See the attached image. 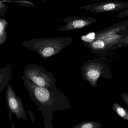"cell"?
<instances>
[{
	"label": "cell",
	"mask_w": 128,
	"mask_h": 128,
	"mask_svg": "<svg viewBox=\"0 0 128 128\" xmlns=\"http://www.w3.org/2000/svg\"><path fill=\"white\" fill-rule=\"evenodd\" d=\"M6 99L10 111L15 114L18 119H23L27 122L28 118L22 99L16 95L12 87L10 84L7 86Z\"/></svg>",
	"instance_id": "5b68a950"
},
{
	"label": "cell",
	"mask_w": 128,
	"mask_h": 128,
	"mask_svg": "<svg viewBox=\"0 0 128 128\" xmlns=\"http://www.w3.org/2000/svg\"><path fill=\"white\" fill-rule=\"evenodd\" d=\"M74 40L72 38L67 37L34 38L24 41L22 45L37 52L42 58L46 60L60 53Z\"/></svg>",
	"instance_id": "7a4b0ae2"
},
{
	"label": "cell",
	"mask_w": 128,
	"mask_h": 128,
	"mask_svg": "<svg viewBox=\"0 0 128 128\" xmlns=\"http://www.w3.org/2000/svg\"><path fill=\"white\" fill-rule=\"evenodd\" d=\"M66 24L61 27L58 31L66 32L86 28L96 22L97 20L92 17L68 16L61 20Z\"/></svg>",
	"instance_id": "52a82bcc"
},
{
	"label": "cell",
	"mask_w": 128,
	"mask_h": 128,
	"mask_svg": "<svg viewBox=\"0 0 128 128\" xmlns=\"http://www.w3.org/2000/svg\"><path fill=\"white\" fill-rule=\"evenodd\" d=\"M82 78L92 88L97 86L100 77L110 80L112 74L108 67L102 60L94 59L86 62L81 67Z\"/></svg>",
	"instance_id": "3957f363"
},
{
	"label": "cell",
	"mask_w": 128,
	"mask_h": 128,
	"mask_svg": "<svg viewBox=\"0 0 128 128\" xmlns=\"http://www.w3.org/2000/svg\"><path fill=\"white\" fill-rule=\"evenodd\" d=\"M7 37V33L0 34V46L6 41Z\"/></svg>",
	"instance_id": "9a60e30c"
},
{
	"label": "cell",
	"mask_w": 128,
	"mask_h": 128,
	"mask_svg": "<svg viewBox=\"0 0 128 128\" xmlns=\"http://www.w3.org/2000/svg\"><path fill=\"white\" fill-rule=\"evenodd\" d=\"M80 8L95 13L122 11L128 8V2L109 1L92 3L88 5L80 7Z\"/></svg>",
	"instance_id": "8992f818"
},
{
	"label": "cell",
	"mask_w": 128,
	"mask_h": 128,
	"mask_svg": "<svg viewBox=\"0 0 128 128\" xmlns=\"http://www.w3.org/2000/svg\"><path fill=\"white\" fill-rule=\"evenodd\" d=\"M12 66L10 64L0 68V93L9 84Z\"/></svg>",
	"instance_id": "ba28073f"
},
{
	"label": "cell",
	"mask_w": 128,
	"mask_h": 128,
	"mask_svg": "<svg viewBox=\"0 0 128 128\" xmlns=\"http://www.w3.org/2000/svg\"><path fill=\"white\" fill-rule=\"evenodd\" d=\"M23 74L32 82L40 87L50 88L56 86V79L53 74L40 65H28L23 70Z\"/></svg>",
	"instance_id": "277c9868"
},
{
	"label": "cell",
	"mask_w": 128,
	"mask_h": 128,
	"mask_svg": "<svg viewBox=\"0 0 128 128\" xmlns=\"http://www.w3.org/2000/svg\"><path fill=\"white\" fill-rule=\"evenodd\" d=\"M121 95V98L122 100L128 105V93H122Z\"/></svg>",
	"instance_id": "2e32d148"
},
{
	"label": "cell",
	"mask_w": 128,
	"mask_h": 128,
	"mask_svg": "<svg viewBox=\"0 0 128 128\" xmlns=\"http://www.w3.org/2000/svg\"><path fill=\"white\" fill-rule=\"evenodd\" d=\"M80 38L84 43H92L95 40L96 32H92L88 33L86 35L81 36Z\"/></svg>",
	"instance_id": "8fae6325"
},
{
	"label": "cell",
	"mask_w": 128,
	"mask_h": 128,
	"mask_svg": "<svg viewBox=\"0 0 128 128\" xmlns=\"http://www.w3.org/2000/svg\"><path fill=\"white\" fill-rule=\"evenodd\" d=\"M8 7V6L3 3V1H0V15L1 16H5V13Z\"/></svg>",
	"instance_id": "7c38bea8"
},
{
	"label": "cell",
	"mask_w": 128,
	"mask_h": 128,
	"mask_svg": "<svg viewBox=\"0 0 128 128\" xmlns=\"http://www.w3.org/2000/svg\"><path fill=\"white\" fill-rule=\"evenodd\" d=\"M101 123L96 121H84L76 125L72 128H101Z\"/></svg>",
	"instance_id": "30bf717a"
},
{
	"label": "cell",
	"mask_w": 128,
	"mask_h": 128,
	"mask_svg": "<svg viewBox=\"0 0 128 128\" xmlns=\"http://www.w3.org/2000/svg\"><path fill=\"white\" fill-rule=\"evenodd\" d=\"M113 111L120 118L128 121V111L118 103H114L112 106Z\"/></svg>",
	"instance_id": "9c48e42d"
},
{
	"label": "cell",
	"mask_w": 128,
	"mask_h": 128,
	"mask_svg": "<svg viewBox=\"0 0 128 128\" xmlns=\"http://www.w3.org/2000/svg\"><path fill=\"white\" fill-rule=\"evenodd\" d=\"M24 85L31 100L41 111L44 120V128H53L52 113L58 110H64L70 108L68 97L62 93L56 86L50 88L36 85L22 76Z\"/></svg>",
	"instance_id": "6da1fadb"
},
{
	"label": "cell",
	"mask_w": 128,
	"mask_h": 128,
	"mask_svg": "<svg viewBox=\"0 0 128 128\" xmlns=\"http://www.w3.org/2000/svg\"><path fill=\"white\" fill-rule=\"evenodd\" d=\"M128 16V8L120 12L117 15L116 17L118 18H123L124 17Z\"/></svg>",
	"instance_id": "4fadbf2b"
},
{
	"label": "cell",
	"mask_w": 128,
	"mask_h": 128,
	"mask_svg": "<svg viewBox=\"0 0 128 128\" xmlns=\"http://www.w3.org/2000/svg\"><path fill=\"white\" fill-rule=\"evenodd\" d=\"M120 44L122 46H128V36L123 38L120 40Z\"/></svg>",
	"instance_id": "5bb4252c"
}]
</instances>
